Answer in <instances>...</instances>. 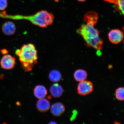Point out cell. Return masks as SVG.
Masks as SVG:
<instances>
[{
	"label": "cell",
	"mask_w": 124,
	"mask_h": 124,
	"mask_svg": "<svg viewBox=\"0 0 124 124\" xmlns=\"http://www.w3.org/2000/svg\"><path fill=\"white\" fill-rule=\"evenodd\" d=\"M34 92L35 97L39 99L44 98L47 94V90L42 85H39L36 86Z\"/></svg>",
	"instance_id": "cell-11"
},
{
	"label": "cell",
	"mask_w": 124,
	"mask_h": 124,
	"mask_svg": "<svg viewBox=\"0 0 124 124\" xmlns=\"http://www.w3.org/2000/svg\"><path fill=\"white\" fill-rule=\"evenodd\" d=\"M0 16L3 18L14 20L25 19L30 21L32 24L41 27H47L53 23L54 17L53 14L46 10L39 12L33 15L23 16L20 15L11 16L5 12L1 13Z\"/></svg>",
	"instance_id": "cell-2"
},
{
	"label": "cell",
	"mask_w": 124,
	"mask_h": 124,
	"mask_svg": "<svg viewBox=\"0 0 124 124\" xmlns=\"http://www.w3.org/2000/svg\"><path fill=\"white\" fill-rule=\"evenodd\" d=\"M115 96L116 99L119 101H124V88L120 87L116 89L115 92Z\"/></svg>",
	"instance_id": "cell-15"
},
{
	"label": "cell",
	"mask_w": 124,
	"mask_h": 124,
	"mask_svg": "<svg viewBox=\"0 0 124 124\" xmlns=\"http://www.w3.org/2000/svg\"><path fill=\"white\" fill-rule=\"evenodd\" d=\"M50 92L54 97H60L62 95L63 90L62 87L58 84H55L52 85L50 89Z\"/></svg>",
	"instance_id": "cell-10"
},
{
	"label": "cell",
	"mask_w": 124,
	"mask_h": 124,
	"mask_svg": "<svg viewBox=\"0 0 124 124\" xmlns=\"http://www.w3.org/2000/svg\"><path fill=\"white\" fill-rule=\"evenodd\" d=\"M98 17L95 12H88L84 16L86 24H82L78 32L83 37L88 46L100 50L103 48V41L99 37V31L94 27Z\"/></svg>",
	"instance_id": "cell-1"
},
{
	"label": "cell",
	"mask_w": 124,
	"mask_h": 124,
	"mask_svg": "<svg viewBox=\"0 0 124 124\" xmlns=\"http://www.w3.org/2000/svg\"><path fill=\"white\" fill-rule=\"evenodd\" d=\"M14 57L10 55H6L1 59L0 64L2 69L6 70L11 69L14 67L16 64Z\"/></svg>",
	"instance_id": "cell-5"
},
{
	"label": "cell",
	"mask_w": 124,
	"mask_h": 124,
	"mask_svg": "<svg viewBox=\"0 0 124 124\" xmlns=\"http://www.w3.org/2000/svg\"><path fill=\"white\" fill-rule=\"evenodd\" d=\"M114 4L115 10L117 11H121L124 14V0H103Z\"/></svg>",
	"instance_id": "cell-13"
},
{
	"label": "cell",
	"mask_w": 124,
	"mask_h": 124,
	"mask_svg": "<svg viewBox=\"0 0 124 124\" xmlns=\"http://www.w3.org/2000/svg\"><path fill=\"white\" fill-rule=\"evenodd\" d=\"M77 0L79 1H82V2H83V1H86V0Z\"/></svg>",
	"instance_id": "cell-18"
},
{
	"label": "cell",
	"mask_w": 124,
	"mask_h": 124,
	"mask_svg": "<svg viewBox=\"0 0 124 124\" xmlns=\"http://www.w3.org/2000/svg\"><path fill=\"white\" fill-rule=\"evenodd\" d=\"M15 53L19 57L22 66L25 71L31 70L38 62L37 51L33 44L24 45L21 49H17Z\"/></svg>",
	"instance_id": "cell-3"
},
{
	"label": "cell",
	"mask_w": 124,
	"mask_h": 124,
	"mask_svg": "<svg viewBox=\"0 0 124 124\" xmlns=\"http://www.w3.org/2000/svg\"><path fill=\"white\" fill-rule=\"evenodd\" d=\"M51 112L54 116H59L65 111V108L62 103L58 102L54 104L51 107Z\"/></svg>",
	"instance_id": "cell-7"
},
{
	"label": "cell",
	"mask_w": 124,
	"mask_h": 124,
	"mask_svg": "<svg viewBox=\"0 0 124 124\" xmlns=\"http://www.w3.org/2000/svg\"><path fill=\"white\" fill-rule=\"evenodd\" d=\"M93 85L91 81L83 80L79 82L78 85L77 92L79 94L85 96L93 92Z\"/></svg>",
	"instance_id": "cell-4"
},
{
	"label": "cell",
	"mask_w": 124,
	"mask_h": 124,
	"mask_svg": "<svg viewBox=\"0 0 124 124\" xmlns=\"http://www.w3.org/2000/svg\"><path fill=\"white\" fill-rule=\"evenodd\" d=\"M88 74L86 71L82 69H79L74 72V77L76 81L80 82L86 79Z\"/></svg>",
	"instance_id": "cell-12"
},
{
	"label": "cell",
	"mask_w": 124,
	"mask_h": 124,
	"mask_svg": "<svg viewBox=\"0 0 124 124\" xmlns=\"http://www.w3.org/2000/svg\"><path fill=\"white\" fill-rule=\"evenodd\" d=\"M50 107V102L48 101L44 98L40 99L37 104L38 109L41 112H46L49 109Z\"/></svg>",
	"instance_id": "cell-9"
},
{
	"label": "cell",
	"mask_w": 124,
	"mask_h": 124,
	"mask_svg": "<svg viewBox=\"0 0 124 124\" xmlns=\"http://www.w3.org/2000/svg\"><path fill=\"white\" fill-rule=\"evenodd\" d=\"M7 0H0V10H4L7 7Z\"/></svg>",
	"instance_id": "cell-16"
},
{
	"label": "cell",
	"mask_w": 124,
	"mask_h": 124,
	"mask_svg": "<svg viewBox=\"0 0 124 124\" xmlns=\"http://www.w3.org/2000/svg\"><path fill=\"white\" fill-rule=\"evenodd\" d=\"M1 52L3 54H5L8 53V51L6 49H3L1 50Z\"/></svg>",
	"instance_id": "cell-17"
},
{
	"label": "cell",
	"mask_w": 124,
	"mask_h": 124,
	"mask_svg": "<svg viewBox=\"0 0 124 124\" xmlns=\"http://www.w3.org/2000/svg\"><path fill=\"white\" fill-rule=\"evenodd\" d=\"M49 124H56V123L55 122H50V123H49Z\"/></svg>",
	"instance_id": "cell-20"
},
{
	"label": "cell",
	"mask_w": 124,
	"mask_h": 124,
	"mask_svg": "<svg viewBox=\"0 0 124 124\" xmlns=\"http://www.w3.org/2000/svg\"><path fill=\"white\" fill-rule=\"evenodd\" d=\"M2 30L3 32L5 34L7 35H11L15 33L16 28L13 23L11 21H8L3 24Z\"/></svg>",
	"instance_id": "cell-8"
},
{
	"label": "cell",
	"mask_w": 124,
	"mask_h": 124,
	"mask_svg": "<svg viewBox=\"0 0 124 124\" xmlns=\"http://www.w3.org/2000/svg\"><path fill=\"white\" fill-rule=\"evenodd\" d=\"M108 37L111 42L114 44H117L123 40L124 34L119 29H113L109 32Z\"/></svg>",
	"instance_id": "cell-6"
},
{
	"label": "cell",
	"mask_w": 124,
	"mask_h": 124,
	"mask_svg": "<svg viewBox=\"0 0 124 124\" xmlns=\"http://www.w3.org/2000/svg\"><path fill=\"white\" fill-rule=\"evenodd\" d=\"M49 98H50V99H51V96H48V99H49Z\"/></svg>",
	"instance_id": "cell-21"
},
{
	"label": "cell",
	"mask_w": 124,
	"mask_h": 124,
	"mask_svg": "<svg viewBox=\"0 0 124 124\" xmlns=\"http://www.w3.org/2000/svg\"><path fill=\"white\" fill-rule=\"evenodd\" d=\"M16 104L18 105H19L20 104V103L19 102H17Z\"/></svg>",
	"instance_id": "cell-19"
},
{
	"label": "cell",
	"mask_w": 124,
	"mask_h": 124,
	"mask_svg": "<svg viewBox=\"0 0 124 124\" xmlns=\"http://www.w3.org/2000/svg\"><path fill=\"white\" fill-rule=\"evenodd\" d=\"M49 78L51 81L57 82L61 80L62 76L59 71L57 70H53L51 71L49 73Z\"/></svg>",
	"instance_id": "cell-14"
}]
</instances>
